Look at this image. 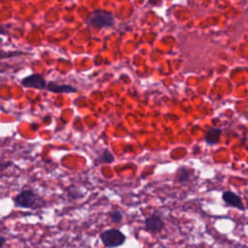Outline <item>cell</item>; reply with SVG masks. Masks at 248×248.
Returning <instances> with one entry per match:
<instances>
[{"label": "cell", "instance_id": "obj_4", "mask_svg": "<svg viewBox=\"0 0 248 248\" xmlns=\"http://www.w3.org/2000/svg\"><path fill=\"white\" fill-rule=\"evenodd\" d=\"M143 223H144L145 231H147L151 233H158L165 227V222H164L162 216L157 213H154V214L146 217L144 219Z\"/></svg>", "mask_w": 248, "mask_h": 248}, {"label": "cell", "instance_id": "obj_9", "mask_svg": "<svg viewBox=\"0 0 248 248\" xmlns=\"http://www.w3.org/2000/svg\"><path fill=\"white\" fill-rule=\"evenodd\" d=\"M98 164H111L114 161V155L107 148L103 149L96 158Z\"/></svg>", "mask_w": 248, "mask_h": 248}, {"label": "cell", "instance_id": "obj_3", "mask_svg": "<svg viewBox=\"0 0 248 248\" xmlns=\"http://www.w3.org/2000/svg\"><path fill=\"white\" fill-rule=\"evenodd\" d=\"M113 21H114L113 16L107 12H96L88 19V22L91 25H94L97 27L111 26L113 24Z\"/></svg>", "mask_w": 248, "mask_h": 248}, {"label": "cell", "instance_id": "obj_8", "mask_svg": "<svg viewBox=\"0 0 248 248\" xmlns=\"http://www.w3.org/2000/svg\"><path fill=\"white\" fill-rule=\"evenodd\" d=\"M222 135V130L219 128H211L209 129L205 136H204V140L207 144H216L221 138Z\"/></svg>", "mask_w": 248, "mask_h": 248}, {"label": "cell", "instance_id": "obj_1", "mask_svg": "<svg viewBox=\"0 0 248 248\" xmlns=\"http://www.w3.org/2000/svg\"><path fill=\"white\" fill-rule=\"evenodd\" d=\"M13 202L16 207L25 209H39L46 204L45 199L31 188L23 189L17 193L14 197Z\"/></svg>", "mask_w": 248, "mask_h": 248}, {"label": "cell", "instance_id": "obj_14", "mask_svg": "<svg viewBox=\"0 0 248 248\" xmlns=\"http://www.w3.org/2000/svg\"><path fill=\"white\" fill-rule=\"evenodd\" d=\"M6 242H7V238L3 235H0V248H2Z\"/></svg>", "mask_w": 248, "mask_h": 248}, {"label": "cell", "instance_id": "obj_13", "mask_svg": "<svg viewBox=\"0 0 248 248\" xmlns=\"http://www.w3.org/2000/svg\"><path fill=\"white\" fill-rule=\"evenodd\" d=\"M67 192H68V196L70 198H73V199H79L82 196V194L78 189H76L75 187H74L73 190H70V188H68Z\"/></svg>", "mask_w": 248, "mask_h": 248}, {"label": "cell", "instance_id": "obj_5", "mask_svg": "<svg viewBox=\"0 0 248 248\" xmlns=\"http://www.w3.org/2000/svg\"><path fill=\"white\" fill-rule=\"evenodd\" d=\"M21 84L25 87H29V88H35V89H46L47 86V82L46 80V78L39 74H33L30 75L28 77H25L22 80H21Z\"/></svg>", "mask_w": 248, "mask_h": 248}, {"label": "cell", "instance_id": "obj_7", "mask_svg": "<svg viewBox=\"0 0 248 248\" xmlns=\"http://www.w3.org/2000/svg\"><path fill=\"white\" fill-rule=\"evenodd\" d=\"M46 89L53 93H74L77 92V88L69 85V84H58L54 81H50L47 83Z\"/></svg>", "mask_w": 248, "mask_h": 248}, {"label": "cell", "instance_id": "obj_6", "mask_svg": "<svg viewBox=\"0 0 248 248\" xmlns=\"http://www.w3.org/2000/svg\"><path fill=\"white\" fill-rule=\"evenodd\" d=\"M223 201L231 206H233L239 210H244V204L241 198L232 191H226L222 194Z\"/></svg>", "mask_w": 248, "mask_h": 248}, {"label": "cell", "instance_id": "obj_2", "mask_svg": "<svg viewBox=\"0 0 248 248\" xmlns=\"http://www.w3.org/2000/svg\"><path fill=\"white\" fill-rule=\"evenodd\" d=\"M100 239L106 248H117L126 241L125 234L118 229H108L100 234Z\"/></svg>", "mask_w": 248, "mask_h": 248}, {"label": "cell", "instance_id": "obj_11", "mask_svg": "<svg viewBox=\"0 0 248 248\" xmlns=\"http://www.w3.org/2000/svg\"><path fill=\"white\" fill-rule=\"evenodd\" d=\"M108 217L110 219V221L113 224H119L123 221V213L118 210V209H114L108 212Z\"/></svg>", "mask_w": 248, "mask_h": 248}, {"label": "cell", "instance_id": "obj_12", "mask_svg": "<svg viewBox=\"0 0 248 248\" xmlns=\"http://www.w3.org/2000/svg\"><path fill=\"white\" fill-rule=\"evenodd\" d=\"M12 165V162L10 161H0V177L3 176V174L6 172V170L10 168Z\"/></svg>", "mask_w": 248, "mask_h": 248}, {"label": "cell", "instance_id": "obj_10", "mask_svg": "<svg viewBox=\"0 0 248 248\" xmlns=\"http://www.w3.org/2000/svg\"><path fill=\"white\" fill-rule=\"evenodd\" d=\"M175 178L178 182L183 183V182H187L188 180H190L191 178V173L190 171L184 168V167H180L177 170H176V174H175Z\"/></svg>", "mask_w": 248, "mask_h": 248}]
</instances>
